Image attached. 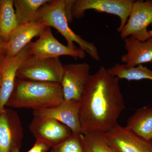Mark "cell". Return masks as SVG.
<instances>
[{"label":"cell","instance_id":"obj_1","mask_svg":"<svg viewBox=\"0 0 152 152\" xmlns=\"http://www.w3.org/2000/svg\"><path fill=\"white\" fill-rule=\"evenodd\" d=\"M79 102L83 134L110 130L126 108L119 79L103 66L90 75Z\"/></svg>","mask_w":152,"mask_h":152},{"label":"cell","instance_id":"obj_2","mask_svg":"<svg viewBox=\"0 0 152 152\" xmlns=\"http://www.w3.org/2000/svg\"><path fill=\"white\" fill-rule=\"evenodd\" d=\"M64 100L60 84L18 78L7 104L13 107L34 111L54 107Z\"/></svg>","mask_w":152,"mask_h":152},{"label":"cell","instance_id":"obj_3","mask_svg":"<svg viewBox=\"0 0 152 152\" xmlns=\"http://www.w3.org/2000/svg\"><path fill=\"white\" fill-rule=\"evenodd\" d=\"M66 5V0H50L38 11L34 21L45 23L49 27L56 29L65 38L69 48H77L74 44L75 42L93 59L99 61V51L95 44L84 39L70 28Z\"/></svg>","mask_w":152,"mask_h":152},{"label":"cell","instance_id":"obj_4","mask_svg":"<svg viewBox=\"0 0 152 152\" xmlns=\"http://www.w3.org/2000/svg\"><path fill=\"white\" fill-rule=\"evenodd\" d=\"M132 0H66L67 14L69 23L73 18H81L85 11L94 10L119 17L121 20L118 28L121 32L127 22L133 3Z\"/></svg>","mask_w":152,"mask_h":152},{"label":"cell","instance_id":"obj_5","mask_svg":"<svg viewBox=\"0 0 152 152\" xmlns=\"http://www.w3.org/2000/svg\"><path fill=\"white\" fill-rule=\"evenodd\" d=\"M64 72V67L59 58H43L29 55L19 68L17 77L61 84Z\"/></svg>","mask_w":152,"mask_h":152},{"label":"cell","instance_id":"obj_6","mask_svg":"<svg viewBox=\"0 0 152 152\" xmlns=\"http://www.w3.org/2000/svg\"><path fill=\"white\" fill-rule=\"evenodd\" d=\"M28 48L29 54L43 58L69 56L83 59L86 57V53L81 49H71L60 42L53 35L50 27L41 33L37 41L29 44Z\"/></svg>","mask_w":152,"mask_h":152},{"label":"cell","instance_id":"obj_7","mask_svg":"<svg viewBox=\"0 0 152 152\" xmlns=\"http://www.w3.org/2000/svg\"><path fill=\"white\" fill-rule=\"evenodd\" d=\"M150 25L152 26V1H134L120 37L123 39L132 36L140 41H146L150 37L147 29Z\"/></svg>","mask_w":152,"mask_h":152},{"label":"cell","instance_id":"obj_8","mask_svg":"<svg viewBox=\"0 0 152 152\" xmlns=\"http://www.w3.org/2000/svg\"><path fill=\"white\" fill-rule=\"evenodd\" d=\"M28 45L12 57L3 56L0 62V114L4 111L5 106L10 98L15 87L19 68L29 56Z\"/></svg>","mask_w":152,"mask_h":152},{"label":"cell","instance_id":"obj_9","mask_svg":"<svg viewBox=\"0 0 152 152\" xmlns=\"http://www.w3.org/2000/svg\"><path fill=\"white\" fill-rule=\"evenodd\" d=\"M79 101L64 100L58 105L33 111L34 117L52 119L69 128L73 134H82Z\"/></svg>","mask_w":152,"mask_h":152},{"label":"cell","instance_id":"obj_10","mask_svg":"<svg viewBox=\"0 0 152 152\" xmlns=\"http://www.w3.org/2000/svg\"><path fill=\"white\" fill-rule=\"evenodd\" d=\"M61 86L64 99L80 101L90 76V66L86 63L65 65Z\"/></svg>","mask_w":152,"mask_h":152},{"label":"cell","instance_id":"obj_11","mask_svg":"<svg viewBox=\"0 0 152 152\" xmlns=\"http://www.w3.org/2000/svg\"><path fill=\"white\" fill-rule=\"evenodd\" d=\"M104 134L109 145L118 152H152V141L145 140L118 124Z\"/></svg>","mask_w":152,"mask_h":152},{"label":"cell","instance_id":"obj_12","mask_svg":"<svg viewBox=\"0 0 152 152\" xmlns=\"http://www.w3.org/2000/svg\"><path fill=\"white\" fill-rule=\"evenodd\" d=\"M29 129L36 139L46 142L52 148L72 134L69 128L58 121L38 117H34Z\"/></svg>","mask_w":152,"mask_h":152},{"label":"cell","instance_id":"obj_13","mask_svg":"<svg viewBox=\"0 0 152 152\" xmlns=\"http://www.w3.org/2000/svg\"><path fill=\"white\" fill-rule=\"evenodd\" d=\"M49 27L45 23L32 21L20 25L11 34L6 44L5 55L12 57L18 54Z\"/></svg>","mask_w":152,"mask_h":152},{"label":"cell","instance_id":"obj_14","mask_svg":"<svg viewBox=\"0 0 152 152\" xmlns=\"http://www.w3.org/2000/svg\"><path fill=\"white\" fill-rule=\"evenodd\" d=\"M126 54L121 57V61L128 67H133L152 61V37L146 41H141L133 37L124 39Z\"/></svg>","mask_w":152,"mask_h":152},{"label":"cell","instance_id":"obj_15","mask_svg":"<svg viewBox=\"0 0 152 152\" xmlns=\"http://www.w3.org/2000/svg\"><path fill=\"white\" fill-rule=\"evenodd\" d=\"M23 136L19 118L12 123L7 112L0 114V152H11L14 147L20 148Z\"/></svg>","mask_w":152,"mask_h":152},{"label":"cell","instance_id":"obj_16","mask_svg":"<svg viewBox=\"0 0 152 152\" xmlns=\"http://www.w3.org/2000/svg\"><path fill=\"white\" fill-rule=\"evenodd\" d=\"M126 127L145 140L152 141V107L137 110L129 118Z\"/></svg>","mask_w":152,"mask_h":152},{"label":"cell","instance_id":"obj_17","mask_svg":"<svg viewBox=\"0 0 152 152\" xmlns=\"http://www.w3.org/2000/svg\"><path fill=\"white\" fill-rule=\"evenodd\" d=\"M18 26L12 0H1L0 37L7 43L12 33Z\"/></svg>","mask_w":152,"mask_h":152},{"label":"cell","instance_id":"obj_18","mask_svg":"<svg viewBox=\"0 0 152 152\" xmlns=\"http://www.w3.org/2000/svg\"><path fill=\"white\" fill-rule=\"evenodd\" d=\"M50 0H14L18 25L34 21L38 11Z\"/></svg>","mask_w":152,"mask_h":152},{"label":"cell","instance_id":"obj_19","mask_svg":"<svg viewBox=\"0 0 152 152\" xmlns=\"http://www.w3.org/2000/svg\"><path fill=\"white\" fill-rule=\"evenodd\" d=\"M108 73L119 79L129 81L150 80H152V70L142 65L128 67L125 65L116 64L111 68L107 69Z\"/></svg>","mask_w":152,"mask_h":152},{"label":"cell","instance_id":"obj_20","mask_svg":"<svg viewBox=\"0 0 152 152\" xmlns=\"http://www.w3.org/2000/svg\"><path fill=\"white\" fill-rule=\"evenodd\" d=\"M85 152H118L109 145L104 133L80 135Z\"/></svg>","mask_w":152,"mask_h":152},{"label":"cell","instance_id":"obj_21","mask_svg":"<svg viewBox=\"0 0 152 152\" xmlns=\"http://www.w3.org/2000/svg\"><path fill=\"white\" fill-rule=\"evenodd\" d=\"M80 134V135H81ZM80 135L72 134L64 140L53 147V152H85Z\"/></svg>","mask_w":152,"mask_h":152},{"label":"cell","instance_id":"obj_22","mask_svg":"<svg viewBox=\"0 0 152 152\" xmlns=\"http://www.w3.org/2000/svg\"><path fill=\"white\" fill-rule=\"evenodd\" d=\"M52 148L50 144L40 139H36L34 145L27 152H48Z\"/></svg>","mask_w":152,"mask_h":152},{"label":"cell","instance_id":"obj_23","mask_svg":"<svg viewBox=\"0 0 152 152\" xmlns=\"http://www.w3.org/2000/svg\"><path fill=\"white\" fill-rule=\"evenodd\" d=\"M6 44V43L0 37V51L5 52V53Z\"/></svg>","mask_w":152,"mask_h":152},{"label":"cell","instance_id":"obj_24","mask_svg":"<svg viewBox=\"0 0 152 152\" xmlns=\"http://www.w3.org/2000/svg\"><path fill=\"white\" fill-rule=\"evenodd\" d=\"M5 52L0 51V62H1V60L3 56H4V55H5ZM1 75H0V86H1Z\"/></svg>","mask_w":152,"mask_h":152},{"label":"cell","instance_id":"obj_25","mask_svg":"<svg viewBox=\"0 0 152 152\" xmlns=\"http://www.w3.org/2000/svg\"><path fill=\"white\" fill-rule=\"evenodd\" d=\"M11 152H20V148L18 147H14L12 149Z\"/></svg>","mask_w":152,"mask_h":152},{"label":"cell","instance_id":"obj_26","mask_svg":"<svg viewBox=\"0 0 152 152\" xmlns=\"http://www.w3.org/2000/svg\"><path fill=\"white\" fill-rule=\"evenodd\" d=\"M150 37H152V30L151 31H148Z\"/></svg>","mask_w":152,"mask_h":152},{"label":"cell","instance_id":"obj_27","mask_svg":"<svg viewBox=\"0 0 152 152\" xmlns=\"http://www.w3.org/2000/svg\"><path fill=\"white\" fill-rule=\"evenodd\" d=\"M1 0H0V5H1Z\"/></svg>","mask_w":152,"mask_h":152},{"label":"cell","instance_id":"obj_28","mask_svg":"<svg viewBox=\"0 0 152 152\" xmlns=\"http://www.w3.org/2000/svg\"><path fill=\"white\" fill-rule=\"evenodd\" d=\"M51 152H52V151H51Z\"/></svg>","mask_w":152,"mask_h":152}]
</instances>
